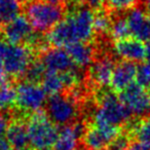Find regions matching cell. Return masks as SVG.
<instances>
[{"mask_svg": "<svg viewBox=\"0 0 150 150\" xmlns=\"http://www.w3.org/2000/svg\"><path fill=\"white\" fill-rule=\"evenodd\" d=\"M95 13L88 7H79L69 13L46 35L54 47H63L77 42H88L95 33Z\"/></svg>", "mask_w": 150, "mask_h": 150, "instance_id": "cell-1", "label": "cell"}, {"mask_svg": "<svg viewBox=\"0 0 150 150\" xmlns=\"http://www.w3.org/2000/svg\"><path fill=\"white\" fill-rule=\"evenodd\" d=\"M31 46L24 44L0 43V70L6 77L19 78L25 76L33 61Z\"/></svg>", "mask_w": 150, "mask_h": 150, "instance_id": "cell-2", "label": "cell"}, {"mask_svg": "<svg viewBox=\"0 0 150 150\" xmlns=\"http://www.w3.org/2000/svg\"><path fill=\"white\" fill-rule=\"evenodd\" d=\"M30 146L34 150L47 149L54 146L59 135L56 123L47 113L39 110L32 113L26 123Z\"/></svg>", "mask_w": 150, "mask_h": 150, "instance_id": "cell-3", "label": "cell"}, {"mask_svg": "<svg viewBox=\"0 0 150 150\" xmlns=\"http://www.w3.org/2000/svg\"><path fill=\"white\" fill-rule=\"evenodd\" d=\"M132 116L129 109L122 104L114 92H106L101 95L99 107L94 114V122L120 127Z\"/></svg>", "mask_w": 150, "mask_h": 150, "instance_id": "cell-4", "label": "cell"}, {"mask_svg": "<svg viewBox=\"0 0 150 150\" xmlns=\"http://www.w3.org/2000/svg\"><path fill=\"white\" fill-rule=\"evenodd\" d=\"M26 17L35 30L48 31L62 20L63 8L43 0H31L26 7Z\"/></svg>", "mask_w": 150, "mask_h": 150, "instance_id": "cell-5", "label": "cell"}, {"mask_svg": "<svg viewBox=\"0 0 150 150\" xmlns=\"http://www.w3.org/2000/svg\"><path fill=\"white\" fill-rule=\"evenodd\" d=\"M46 102V93L36 82L25 80L16 88V105L22 111L34 113L41 110Z\"/></svg>", "mask_w": 150, "mask_h": 150, "instance_id": "cell-6", "label": "cell"}, {"mask_svg": "<svg viewBox=\"0 0 150 150\" xmlns=\"http://www.w3.org/2000/svg\"><path fill=\"white\" fill-rule=\"evenodd\" d=\"M2 35L8 43L13 44H23L26 42L29 45H36L39 41L28 18L21 15L6 22L3 26Z\"/></svg>", "mask_w": 150, "mask_h": 150, "instance_id": "cell-7", "label": "cell"}, {"mask_svg": "<svg viewBox=\"0 0 150 150\" xmlns=\"http://www.w3.org/2000/svg\"><path fill=\"white\" fill-rule=\"evenodd\" d=\"M47 115L56 125H66L77 116L75 100L64 95L50 96L46 102Z\"/></svg>", "mask_w": 150, "mask_h": 150, "instance_id": "cell-8", "label": "cell"}, {"mask_svg": "<svg viewBox=\"0 0 150 150\" xmlns=\"http://www.w3.org/2000/svg\"><path fill=\"white\" fill-rule=\"evenodd\" d=\"M119 99L132 114L143 116L150 113V92L137 82L119 93Z\"/></svg>", "mask_w": 150, "mask_h": 150, "instance_id": "cell-9", "label": "cell"}, {"mask_svg": "<svg viewBox=\"0 0 150 150\" xmlns=\"http://www.w3.org/2000/svg\"><path fill=\"white\" fill-rule=\"evenodd\" d=\"M121 133L120 127L93 122L84 132L83 144L88 150H103Z\"/></svg>", "mask_w": 150, "mask_h": 150, "instance_id": "cell-10", "label": "cell"}, {"mask_svg": "<svg viewBox=\"0 0 150 150\" xmlns=\"http://www.w3.org/2000/svg\"><path fill=\"white\" fill-rule=\"evenodd\" d=\"M46 71L56 73H63L74 69L75 65L71 60L67 50L63 47H52L43 52L41 58Z\"/></svg>", "mask_w": 150, "mask_h": 150, "instance_id": "cell-11", "label": "cell"}, {"mask_svg": "<svg viewBox=\"0 0 150 150\" xmlns=\"http://www.w3.org/2000/svg\"><path fill=\"white\" fill-rule=\"evenodd\" d=\"M84 127L79 122L66 125L59 131L52 150H78V142L84 135Z\"/></svg>", "mask_w": 150, "mask_h": 150, "instance_id": "cell-12", "label": "cell"}, {"mask_svg": "<svg viewBox=\"0 0 150 150\" xmlns=\"http://www.w3.org/2000/svg\"><path fill=\"white\" fill-rule=\"evenodd\" d=\"M115 54L125 61L140 63L145 60L146 45L143 41L135 37H127L115 41Z\"/></svg>", "mask_w": 150, "mask_h": 150, "instance_id": "cell-13", "label": "cell"}, {"mask_svg": "<svg viewBox=\"0 0 150 150\" xmlns=\"http://www.w3.org/2000/svg\"><path fill=\"white\" fill-rule=\"evenodd\" d=\"M127 22L133 37L143 42L150 41V16L141 8H133L127 13Z\"/></svg>", "mask_w": 150, "mask_h": 150, "instance_id": "cell-14", "label": "cell"}, {"mask_svg": "<svg viewBox=\"0 0 150 150\" xmlns=\"http://www.w3.org/2000/svg\"><path fill=\"white\" fill-rule=\"evenodd\" d=\"M137 68L135 63L122 61L115 65L111 79V88L114 93H121L123 90L135 82L137 76Z\"/></svg>", "mask_w": 150, "mask_h": 150, "instance_id": "cell-15", "label": "cell"}, {"mask_svg": "<svg viewBox=\"0 0 150 150\" xmlns=\"http://www.w3.org/2000/svg\"><path fill=\"white\" fill-rule=\"evenodd\" d=\"M114 68V63L108 57L97 60L90 67V78L97 86H109L111 83Z\"/></svg>", "mask_w": 150, "mask_h": 150, "instance_id": "cell-16", "label": "cell"}, {"mask_svg": "<svg viewBox=\"0 0 150 150\" xmlns=\"http://www.w3.org/2000/svg\"><path fill=\"white\" fill-rule=\"evenodd\" d=\"M6 138L11 148L16 150H27L30 146L27 125L21 120H13L6 132Z\"/></svg>", "mask_w": 150, "mask_h": 150, "instance_id": "cell-17", "label": "cell"}, {"mask_svg": "<svg viewBox=\"0 0 150 150\" xmlns=\"http://www.w3.org/2000/svg\"><path fill=\"white\" fill-rule=\"evenodd\" d=\"M71 60L77 68H86L92 64L94 58V50L88 42H77L66 46Z\"/></svg>", "mask_w": 150, "mask_h": 150, "instance_id": "cell-18", "label": "cell"}, {"mask_svg": "<svg viewBox=\"0 0 150 150\" xmlns=\"http://www.w3.org/2000/svg\"><path fill=\"white\" fill-rule=\"evenodd\" d=\"M41 86L44 90V92L46 93V95H50V96L61 94L64 91V88H66L62 74L56 72H50V71H46L44 77L42 78Z\"/></svg>", "mask_w": 150, "mask_h": 150, "instance_id": "cell-19", "label": "cell"}, {"mask_svg": "<svg viewBox=\"0 0 150 150\" xmlns=\"http://www.w3.org/2000/svg\"><path fill=\"white\" fill-rule=\"evenodd\" d=\"M21 0H0V15L3 22H8L20 16Z\"/></svg>", "mask_w": 150, "mask_h": 150, "instance_id": "cell-20", "label": "cell"}, {"mask_svg": "<svg viewBox=\"0 0 150 150\" xmlns=\"http://www.w3.org/2000/svg\"><path fill=\"white\" fill-rule=\"evenodd\" d=\"M129 136H134L136 140L150 145V117L134 123Z\"/></svg>", "mask_w": 150, "mask_h": 150, "instance_id": "cell-21", "label": "cell"}, {"mask_svg": "<svg viewBox=\"0 0 150 150\" xmlns=\"http://www.w3.org/2000/svg\"><path fill=\"white\" fill-rule=\"evenodd\" d=\"M109 33H110L112 39H114L115 41L129 37L131 35V31H129L127 19L123 17H119L115 19L114 21H112Z\"/></svg>", "mask_w": 150, "mask_h": 150, "instance_id": "cell-22", "label": "cell"}, {"mask_svg": "<svg viewBox=\"0 0 150 150\" xmlns=\"http://www.w3.org/2000/svg\"><path fill=\"white\" fill-rule=\"evenodd\" d=\"M46 73V69L44 67L43 63L40 61H32V63L29 65L27 71L25 73L26 80L31 82H36L38 83L41 81L42 78Z\"/></svg>", "mask_w": 150, "mask_h": 150, "instance_id": "cell-23", "label": "cell"}, {"mask_svg": "<svg viewBox=\"0 0 150 150\" xmlns=\"http://www.w3.org/2000/svg\"><path fill=\"white\" fill-rule=\"evenodd\" d=\"M16 103V90L11 84L6 83L0 86V112L9 108Z\"/></svg>", "mask_w": 150, "mask_h": 150, "instance_id": "cell-24", "label": "cell"}, {"mask_svg": "<svg viewBox=\"0 0 150 150\" xmlns=\"http://www.w3.org/2000/svg\"><path fill=\"white\" fill-rule=\"evenodd\" d=\"M111 24L112 21L109 18L108 13L104 11H100L99 9L97 13H95V19H94V30L95 32L99 34H105L108 33L110 30Z\"/></svg>", "mask_w": 150, "mask_h": 150, "instance_id": "cell-25", "label": "cell"}, {"mask_svg": "<svg viewBox=\"0 0 150 150\" xmlns=\"http://www.w3.org/2000/svg\"><path fill=\"white\" fill-rule=\"evenodd\" d=\"M136 82L142 86L143 88H150V64L143 63L137 68V76Z\"/></svg>", "mask_w": 150, "mask_h": 150, "instance_id": "cell-26", "label": "cell"}, {"mask_svg": "<svg viewBox=\"0 0 150 150\" xmlns=\"http://www.w3.org/2000/svg\"><path fill=\"white\" fill-rule=\"evenodd\" d=\"M129 143H131V137L127 134H119L116 138L110 142L107 150H127Z\"/></svg>", "mask_w": 150, "mask_h": 150, "instance_id": "cell-27", "label": "cell"}, {"mask_svg": "<svg viewBox=\"0 0 150 150\" xmlns=\"http://www.w3.org/2000/svg\"><path fill=\"white\" fill-rule=\"evenodd\" d=\"M138 1L139 0H108V4L116 11H125L132 8Z\"/></svg>", "mask_w": 150, "mask_h": 150, "instance_id": "cell-28", "label": "cell"}, {"mask_svg": "<svg viewBox=\"0 0 150 150\" xmlns=\"http://www.w3.org/2000/svg\"><path fill=\"white\" fill-rule=\"evenodd\" d=\"M11 125V119L6 113L0 112V138L6 137V132Z\"/></svg>", "mask_w": 150, "mask_h": 150, "instance_id": "cell-29", "label": "cell"}, {"mask_svg": "<svg viewBox=\"0 0 150 150\" xmlns=\"http://www.w3.org/2000/svg\"><path fill=\"white\" fill-rule=\"evenodd\" d=\"M127 150H150V145L143 143L141 141H138V140H135V141L129 143Z\"/></svg>", "mask_w": 150, "mask_h": 150, "instance_id": "cell-30", "label": "cell"}, {"mask_svg": "<svg viewBox=\"0 0 150 150\" xmlns=\"http://www.w3.org/2000/svg\"><path fill=\"white\" fill-rule=\"evenodd\" d=\"M43 1L50 3V4L57 5V6H63L66 2V0H43Z\"/></svg>", "mask_w": 150, "mask_h": 150, "instance_id": "cell-31", "label": "cell"}, {"mask_svg": "<svg viewBox=\"0 0 150 150\" xmlns=\"http://www.w3.org/2000/svg\"><path fill=\"white\" fill-rule=\"evenodd\" d=\"M146 52H145V61L150 64V41L146 42Z\"/></svg>", "mask_w": 150, "mask_h": 150, "instance_id": "cell-32", "label": "cell"}, {"mask_svg": "<svg viewBox=\"0 0 150 150\" xmlns=\"http://www.w3.org/2000/svg\"><path fill=\"white\" fill-rule=\"evenodd\" d=\"M104 0H88V2L91 4V6H94V7H100L101 4L103 3Z\"/></svg>", "mask_w": 150, "mask_h": 150, "instance_id": "cell-33", "label": "cell"}, {"mask_svg": "<svg viewBox=\"0 0 150 150\" xmlns=\"http://www.w3.org/2000/svg\"><path fill=\"white\" fill-rule=\"evenodd\" d=\"M142 3H143L145 11L150 16V0H142Z\"/></svg>", "mask_w": 150, "mask_h": 150, "instance_id": "cell-34", "label": "cell"}, {"mask_svg": "<svg viewBox=\"0 0 150 150\" xmlns=\"http://www.w3.org/2000/svg\"><path fill=\"white\" fill-rule=\"evenodd\" d=\"M6 83V75L0 70V86Z\"/></svg>", "mask_w": 150, "mask_h": 150, "instance_id": "cell-35", "label": "cell"}, {"mask_svg": "<svg viewBox=\"0 0 150 150\" xmlns=\"http://www.w3.org/2000/svg\"><path fill=\"white\" fill-rule=\"evenodd\" d=\"M72 1L74 3H76V4H82V3H84L88 0H72Z\"/></svg>", "mask_w": 150, "mask_h": 150, "instance_id": "cell-36", "label": "cell"}, {"mask_svg": "<svg viewBox=\"0 0 150 150\" xmlns=\"http://www.w3.org/2000/svg\"><path fill=\"white\" fill-rule=\"evenodd\" d=\"M2 23H3V20H2V17H1V15H0V26L2 25Z\"/></svg>", "mask_w": 150, "mask_h": 150, "instance_id": "cell-37", "label": "cell"}, {"mask_svg": "<svg viewBox=\"0 0 150 150\" xmlns=\"http://www.w3.org/2000/svg\"><path fill=\"white\" fill-rule=\"evenodd\" d=\"M42 150H52V149H50V148H47V149H42Z\"/></svg>", "mask_w": 150, "mask_h": 150, "instance_id": "cell-38", "label": "cell"}, {"mask_svg": "<svg viewBox=\"0 0 150 150\" xmlns=\"http://www.w3.org/2000/svg\"><path fill=\"white\" fill-rule=\"evenodd\" d=\"M0 43H1V42H0Z\"/></svg>", "mask_w": 150, "mask_h": 150, "instance_id": "cell-39", "label": "cell"}, {"mask_svg": "<svg viewBox=\"0 0 150 150\" xmlns=\"http://www.w3.org/2000/svg\"><path fill=\"white\" fill-rule=\"evenodd\" d=\"M15 150H16V149H15Z\"/></svg>", "mask_w": 150, "mask_h": 150, "instance_id": "cell-40", "label": "cell"}]
</instances>
